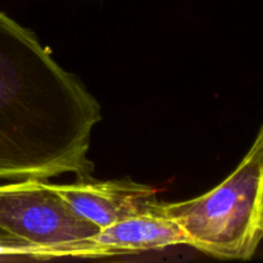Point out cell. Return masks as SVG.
<instances>
[{"label": "cell", "instance_id": "obj_1", "mask_svg": "<svg viewBox=\"0 0 263 263\" xmlns=\"http://www.w3.org/2000/svg\"><path fill=\"white\" fill-rule=\"evenodd\" d=\"M100 104L35 33L0 10V179L91 177Z\"/></svg>", "mask_w": 263, "mask_h": 263}, {"label": "cell", "instance_id": "obj_3", "mask_svg": "<svg viewBox=\"0 0 263 263\" xmlns=\"http://www.w3.org/2000/svg\"><path fill=\"white\" fill-rule=\"evenodd\" d=\"M99 230L77 215L45 180L0 185V231L45 249L53 258L115 257L92 241Z\"/></svg>", "mask_w": 263, "mask_h": 263}, {"label": "cell", "instance_id": "obj_2", "mask_svg": "<svg viewBox=\"0 0 263 263\" xmlns=\"http://www.w3.org/2000/svg\"><path fill=\"white\" fill-rule=\"evenodd\" d=\"M190 247L225 259H251L263 238V125L243 161L215 189L185 202H159Z\"/></svg>", "mask_w": 263, "mask_h": 263}, {"label": "cell", "instance_id": "obj_6", "mask_svg": "<svg viewBox=\"0 0 263 263\" xmlns=\"http://www.w3.org/2000/svg\"><path fill=\"white\" fill-rule=\"evenodd\" d=\"M22 259H53L49 252L25 243L0 231V261H22Z\"/></svg>", "mask_w": 263, "mask_h": 263}, {"label": "cell", "instance_id": "obj_4", "mask_svg": "<svg viewBox=\"0 0 263 263\" xmlns=\"http://www.w3.org/2000/svg\"><path fill=\"white\" fill-rule=\"evenodd\" d=\"M53 186L77 215L99 229L156 210L159 202L154 187L133 180L95 181L86 177L73 184Z\"/></svg>", "mask_w": 263, "mask_h": 263}, {"label": "cell", "instance_id": "obj_5", "mask_svg": "<svg viewBox=\"0 0 263 263\" xmlns=\"http://www.w3.org/2000/svg\"><path fill=\"white\" fill-rule=\"evenodd\" d=\"M92 241L112 252L113 256L134 254L171 246H189L184 229L159 208L130 216L103 228L92 236Z\"/></svg>", "mask_w": 263, "mask_h": 263}]
</instances>
